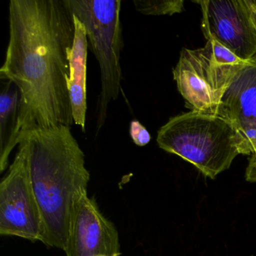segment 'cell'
I'll return each instance as SVG.
<instances>
[{
    "instance_id": "obj_3",
    "label": "cell",
    "mask_w": 256,
    "mask_h": 256,
    "mask_svg": "<svg viewBox=\"0 0 256 256\" xmlns=\"http://www.w3.org/2000/svg\"><path fill=\"white\" fill-rule=\"evenodd\" d=\"M158 146L191 163L210 179L227 170L240 154V137L220 115L190 110L170 118L158 130Z\"/></svg>"
},
{
    "instance_id": "obj_14",
    "label": "cell",
    "mask_w": 256,
    "mask_h": 256,
    "mask_svg": "<svg viewBox=\"0 0 256 256\" xmlns=\"http://www.w3.org/2000/svg\"><path fill=\"white\" fill-rule=\"evenodd\" d=\"M244 178L247 182H256V152L252 154L248 160Z\"/></svg>"
},
{
    "instance_id": "obj_6",
    "label": "cell",
    "mask_w": 256,
    "mask_h": 256,
    "mask_svg": "<svg viewBox=\"0 0 256 256\" xmlns=\"http://www.w3.org/2000/svg\"><path fill=\"white\" fill-rule=\"evenodd\" d=\"M0 234L42 240V221L30 175L28 142L23 136L19 137L18 151L0 182Z\"/></svg>"
},
{
    "instance_id": "obj_7",
    "label": "cell",
    "mask_w": 256,
    "mask_h": 256,
    "mask_svg": "<svg viewBox=\"0 0 256 256\" xmlns=\"http://www.w3.org/2000/svg\"><path fill=\"white\" fill-rule=\"evenodd\" d=\"M202 12L206 40H215L234 55L248 61L256 54V2L253 0L196 1Z\"/></svg>"
},
{
    "instance_id": "obj_15",
    "label": "cell",
    "mask_w": 256,
    "mask_h": 256,
    "mask_svg": "<svg viewBox=\"0 0 256 256\" xmlns=\"http://www.w3.org/2000/svg\"></svg>"
},
{
    "instance_id": "obj_8",
    "label": "cell",
    "mask_w": 256,
    "mask_h": 256,
    "mask_svg": "<svg viewBox=\"0 0 256 256\" xmlns=\"http://www.w3.org/2000/svg\"><path fill=\"white\" fill-rule=\"evenodd\" d=\"M66 256H121L119 233L88 191L74 200L65 250Z\"/></svg>"
},
{
    "instance_id": "obj_1",
    "label": "cell",
    "mask_w": 256,
    "mask_h": 256,
    "mask_svg": "<svg viewBox=\"0 0 256 256\" xmlns=\"http://www.w3.org/2000/svg\"><path fill=\"white\" fill-rule=\"evenodd\" d=\"M8 16L10 41L0 78L20 91V133L72 126L67 82L76 29L68 0H11Z\"/></svg>"
},
{
    "instance_id": "obj_5",
    "label": "cell",
    "mask_w": 256,
    "mask_h": 256,
    "mask_svg": "<svg viewBox=\"0 0 256 256\" xmlns=\"http://www.w3.org/2000/svg\"><path fill=\"white\" fill-rule=\"evenodd\" d=\"M248 61L236 58L215 40L200 48H184L173 70L178 91L192 110L217 114L222 98Z\"/></svg>"
},
{
    "instance_id": "obj_10",
    "label": "cell",
    "mask_w": 256,
    "mask_h": 256,
    "mask_svg": "<svg viewBox=\"0 0 256 256\" xmlns=\"http://www.w3.org/2000/svg\"><path fill=\"white\" fill-rule=\"evenodd\" d=\"M74 40L70 58V78L68 84L74 124L86 132V61H88V36L84 26L74 16Z\"/></svg>"
},
{
    "instance_id": "obj_2",
    "label": "cell",
    "mask_w": 256,
    "mask_h": 256,
    "mask_svg": "<svg viewBox=\"0 0 256 256\" xmlns=\"http://www.w3.org/2000/svg\"><path fill=\"white\" fill-rule=\"evenodd\" d=\"M66 126L20 133L43 226L42 244L65 250L74 200L88 191L90 174L84 152Z\"/></svg>"
},
{
    "instance_id": "obj_9",
    "label": "cell",
    "mask_w": 256,
    "mask_h": 256,
    "mask_svg": "<svg viewBox=\"0 0 256 256\" xmlns=\"http://www.w3.org/2000/svg\"><path fill=\"white\" fill-rule=\"evenodd\" d=\"M236 128L242 142L240 152H256V54L235 74L226 90L218 114Z\"/></svg>"
},
{
    "instance_id": "obj_4",
    "label": "cell",
    "mask_w": 256,
    "mask_h": 256,
    "mask_svg": "<svg viewBox=\"0 0 256 256\" xmlns=\"http://www.w3.org/2000/svg\"><path fill=\"white\" fill-rule=\"evenodd\" d=\"M72 12L82 22L88 46L101 74V91L96 110V136L106 124L109 104L119 97L122 82L121 52L124 47L121 0H68Z\"/></svg>"
},
{
    "instance_id": "obj_13",
    "label": "cell",
    "mask_w": 256,
    "mask_h": 256,
    "mask_svg": "<svg viewBox=\"0 0 256 256\" xmlns=\"http://www.w3.org/2000/svg\"><path fill=\"white\" fill-rule=\"evenodd\" d=\"M130 134L134 144L138 146H146L151 140L150 134L146 127L136 120L130 122Z\"/></svg>"
},
{
    "instance_id": "obj_11",
    "label": "cell",
    "mask_w": 256,
    "mask_h": 256,
    "mask_svg": "<svg viewBox=\"0 0 256 256\" xmlns=\"http://www.w3.org/2000/svg\"><path fill=\"white\" fill-rule=\"evenodd\" d=\"M0 95V172L8 166L10 156L19 144L20 95L18 86L5 80Z\"/></svg>"
},
{
    "instance_id": "obj_12",
    "label": "cell",
    "mask_w": 256,
    "mask_h": 256,
    "mask_svg": "<svg viewBox=\"0 0 256 256\" xmlns=\"http://www.w3.org/2000/svg\"><path fill=\"white\" fill-rule=\"evenodd\" d=\"M136 10L146 16H173L184 10L182 0H133Z\"/></svg>"
}]
</instances>
